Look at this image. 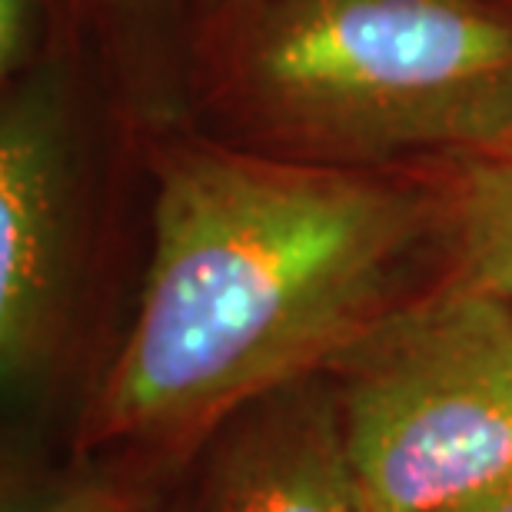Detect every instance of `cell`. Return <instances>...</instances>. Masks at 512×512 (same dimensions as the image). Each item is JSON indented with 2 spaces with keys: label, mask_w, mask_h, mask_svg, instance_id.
Masks as SVG:
<instances>
[{
  "label": "cell",
  "mask_w": 512,
  "mask_h": 512,
  "mask_svg": "<svg viewBox=\"0 0 512 512\" xmlns=\"http://www.w3.org/2000/svg\"><path fill=\"white\" fill-rule=\"evenodd\" d=\"M130 330L80 419L87 449L173 456L310 380L406 300L443 190L303 157L183 143L153 170Z\"/></svg>",
  "instance_id": "1"
},
{
  "label": "cell",
  "mask_w": 512,
  "mask_h": 512,
  "mask_svg": "<svg viewBox=\"0 0 512 512\" xmlns=\"http://www.w3.org/2000/svg\"><path fill=\"white\" fill-rule=\"evenodd\" d=\"M237 80L303 160H463L512 140V20L486 0H260Z\"/></svg>",
  "instance_id": "2"
},
{
  "label": "cell",
  "mask_w": 512,
  "mask_h": 512,
  "mask_svg": "<svg viewBox=\"0 0 512 512\" xmlns=\"http://www.w3.org/2000/svg\"><path fill=\"white\" fill-rule=\"evenodd\" d=\"M373 512H449L512 479V300L449 276L326 363Z\"/></svg>",
  "instance_id": "3"
},
{
  "label": "cell",
  "mask_w": 512,
  "mask_h": 512,
  "mask_svg": "<svg viewBox=\"0 0 512 512\" xmlns=\"http://www.w3.org/2000/svg\"><path fill=\"white\" fill-rule=\"evenodd\" d=\"M77 283V173L64 80H20L0 114V373L40 389L64 353Z\"/></svg>",
  "instance_id": "4"
},
{
  "label": "cell",
  "mask_w": 512,
  "mask_h": 512,
  "mask_svg": "<svg viewBox=\"0 0 512 512\" xmlns=\"http://www.w3.org/2000/svg\"><path fill=\"white\" fill-rule=\"evenodd\" d=\"M200 449L187 512H373L323 373L243 406Z\"/></svg>",
  "instance_id": "5"
},
{
  "label": "cell",
  "mask_w": 512,
  "mask_h": 512,
  "mask_svg": "<svg viewBox=\"0 0 512 512\" xmlns=\"http://www.w3.org/2000/svg\"><path fill=\"white\" fill-rule=\"evenodd\" d=\"M453 276L512 300V140L459 160L443 190Z\"/></svg>",
  "instance_id": "6"
},
{
  "label": "cell",
  "mask_w": 512,
  "mask_h": 512,
  "mask_svg": "<svg viewBox=\"0 0 512 512\" xmlns=\"http://www.w3.org/2000/svg\"><path fill=\"white\" fill-rule=\"evenodd\" d=\"M10 512H170L143 486L120 483L107 476H84L37 496L34 503Z\"/></svg>",
  "instance_id": "7"
},
{
  "label": "cell",
  "mask_w": 512,
  "mask_h": 512,
  "mask_svg": "<svg viewBox=\"0 0 512 512\" xmlns=\"http://www.w3.org/2000/svg\"><path fill=\"white\" fill-rule=\"evenodd\" d=\"M44 34V0H0V74H24Z\"/></svg>",
  "instance_id": "8"
},
{
  "label": "cell",
  "mask_w": 512,
  "mask_h": 512,
  "mask_svg": "<svg viewBox=\"0 0 512 512\" xmlns=\"http://www.w3.org/2000/svg\"><path fill=\"white\" fill-rule=\"evenodd\" d=\"M449 512H512V479L499 483L493 489H486L483 496L469 499V503L449 509Z\"/></svg>",
  "instance_id": "9"
},
{
  "label": "cell",
  "mask_w": 512,
  "mask_h": 512,
  "mask_svg": "<svg viewBox=\"0 0 512 512\" xmlns=\"http://www.w3.org/2000/svg\"><path fill=\"white\" fill-rule=\"evenodd\" d=\"M217 4H247V7H253V4H260V0H217Z\"/></svg>",
  "instance_id": "10"
},
{
  "label": "cell",
  "mask_w": 512,
  "mask_h": 512,
  "mask_svg": "<svg viewBox=\"0 0 512 512\" xmlns=\"http://www.w3.org/2000/svg\"><path fill=\"white\" fill-rule=\"evenodd\" d=\"M117 4H140V0H117Z\"/></svg>",
  "instance_id": "11"
},
{
  "label": "cell",
  "mask_w": 512,
  "mask_h": 512,
  "mask_svg": "<svg viewBox=\"0 0 512 512\" xmlns=\"http://www.w3.org/2000/svg\"><path fill=\"white\" fill-rule=\"evenodd\" d=\"M486 4H489V0H486Z\"/></svg>",
  "instance_id": "12"
}]
</instances>
